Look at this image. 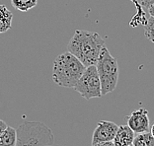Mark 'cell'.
I'll list each match as a JSON object with an SVG mask.
<instances>
[{
    "instance_id": "cell-6",
    "label": "cell",
    "mask_w": 154,
    "mask_h": 146,
    "mask_svg": "<svg viewBox=\"0 0 154 146\" xmlns=\"http://www.w3.org/2000/svg\"><path fill=\"white\" fill-rule=\"evenodd\" d=\"M128 126L134 133L147 132L150 130V121L148 111L144 108L134 110L129 116L127 117Z\"/></svg>"
},
{
    "instance_id": "cell-4",
    "label": "cell",
    "mask_w": 154,
    "mask_h": 146,
    "mask_svg": "<svg viewBox=\"0 0 154 146\" xmlns=\"http://www.w3.org/2000/svg\"><path fill=\"white\" fill-rule=\"evenodd\" d=\"M95 66L100 78L102 96L108 95L117 87L120 69L117 59L110 53L106 46L102 48Z\"/></svg>"
},
{
    "instance_id": "cell-9",
    "label": "cell",
    "mask_w": 154,
    "mask_h": 146,
    "mask_svg": "<svg viewBox=\"0 0 154 146\" xmlns=\"http://www.w3.org/2000/svg\"><path fill=\"white\" fill-rule=\"evenodd\" d=\"M13 14L4 5L0 4V34L7 32L12 25Z\"/></svg>"
},
{
    "instance_id": "cell-5",
    "label": "cell",
    "mask_w": 154,
    "mask_h": 146,
    "mask_svg": "<svg viewBox=\"0 0 154 146\" xmlns=\"http://www.w3.org/2000/svg\"><path fill=\"white\" fill-rule=\"evenodd\" d=\"M73 88L86 100L102 97L101 82L95 65L85 67L83 74Z\"/></svg>"
},
{
    "instance_id": "cell-3",
    "label": "cell",
    "mask_w": 154,
    "mask_h": 146,
    "mask_svg": "<svg viewBox=\"0 0 154 146\" xmlns=\"http://www.w3.org/2000/svg\"><path fill=\"white\" fill-rule=\"evenodd\" d=\"M16 132V146H51L54 142L52 131L40 121H25Z\"/></svg>"
},
{
    "instance_id": "cell-21",
    "label": "cell",
    "mask_w": 154,
    "mask_h": 146,
    "mask_svg": "<svg viewBox=\"0 0 154 146\" xmlns=\"http://www.w3.org/2000/svg\"><path fill=\"white\" fill-rule=\"evenodd\" d=\"M51 146H54V145H51Z\"/></svg>"
},
{
    "instance_id": "cell-1",
    "label": "cell",
    "mask_w": 154,
    "mask_h": 146,
    "mask_svg": "<svg viewBox=\"0 0 154 146\" xmlns=\"http://www.w3.org/2000/svg\"><path fill=\"white\" fill-rule=\"evenodd\" d=\"M106 46L105 41L98 33L85 30H76L67 44V51L78 58L84 66L96 65L98 58Z\"/></svg>"
},
{
    "instance_id": "cell-18",
    "label": "cell",
    "mask_w": 154,
    "mask_h": 146,
    "mask_svg": "<svg viewBox=\"0 0 154 146\" xmlns=\"http://www.w3.org/2000/svg\"><path fill=\"white\" fill-rule=\"evenodd\" d=\"M150 133H151L152 134V136L154 137V123L152 124V126H150Z\"/></svg>"
},
{
    "instance_id": "cell-17",
    "label": "cell",
    "mask_w": 154,
    "mask_h": 146,
    "mask_svg": "<svg viewBox=\"0 0 154 146\" xmlns=\"http://www.w3.org/2000/svg\"><path fill=\"white\" fill-rule=\"evenodd\" d=\"M7 126H7V123H5V121L2 120H0V134H1L3 131L6 129Z\"/></svg>"
},
{
    "instance_id": "cell-19",
    "label": "cell",
    "mask_w": 154,
    "mask_h": 146,
    "mask_svg": "<svg viewBox=\"0 0 154 146\" xmlns=\"http://www.w3.org/2000/svg\"><path fill=\"white\" fill-rule=\"evenodd\" d=\"M128 146H134V144H131V145H128Z\"/></svg>"
},
{
    "instance_id": "cell-11",
    "label": "cell",
    "mask_w": 154,
    "mask_h": 146,
    "mask_svg": "<svg viewBox=\"0 0 154 146\" xmlns=\"http://www.w3.org/2000/svg\"><path fill=\"white\" fill-rule=\"evenodd\" d=\"M132 144L134 146H154V137L150 131L137 133L134 136Z\"/></svg>"
},
{
    "instance_id": "cell-20",
    "label": "cell",
    "mask_w": 154,
    "mask_h": 146,
    "mask_svg": "<svg viewBox=\"0 0 154 146\" xmlns=\"http://www.w3.org/2000/svg\"><path fill=\"white\" fill-rule=\"evenodd\" d=\"M37 146H41V145H37Z\"/></svg>"
},
{
    "instance_id": "cell-12",
    "label": "cell",
    "mask_w": 154,
    "mask_h": 146,
    "mask_svg": "<svg viewBox=\"0 0 154 146\" xmlns=\"http://www.w3.org/2000/svg\"><path fill=\"white\" fill-rule=\"evenodd\" d=\"M11 4L15 9L27 12L38 4V0H11Z\"/></svg>"
},
{
    "instance_id": "cell-14",
    "label": "cell",
    "mask_w": 154,
    "mask_h": 146,
    "mask_svg": "<svg viewBox=\"0 0 154 146\" xmlns=\"http://www.w3.org/2000/svg\"><path fill=\"white\" fill-rule=\"evenodd\" d=\"M152 3H154V0H140V5L144 9H147V7Z\"/></svg>"
},
{
    "instance_id": "cell-15",
    "label": "cell",
    "mask_w": 154,
    "mask_h": 146,
    "mask_svg": "<svg viewBox=\"0 0 154 146\" xmlns=\"http://www.w3.org/2000/svg\"><path fill=\"white\" fill-rule=\"evenodd\" d=\"M92 146H115L113 141H105V142H98V143L92 144Z\"/></svg>"
},
{
    "instance_id": "cell-13",
    "label": "cell",
    "mask_w": 154,
    "mask_h": 146,
    "mask_svg": "<svg viewBox=\"0 0 154 146\" xmlns=\"http://www.w3.org/2000/svg\"><path fill=\"white\" fill-rule=\"evenodd\" d=\"M144 36L147 40L154 43V18L149 17L144 24Z\"/></svg>"
},
{
    "instance_id": "cell-7",
    "label": "cell",
    "mask_w": 154,
    "mask_h": 146,
    "mask_svg": "<svg viewBox=\"0 0 154 146\" xmlns=\"http://www.w3.org/2000/svg\"><path fill=\"white\" fill-rule=\"evenodd\" d=\"M119 126L110 120H101L98 123L97 126L93 132L92 144L98 142L113 141Z\"/></svg>"
},
{
    "instance_id": "cell-16",
    "label": "cell",
    "mask_w": 154,
    "mask_h": 146,
    "mask_svg": "<svg viewBox=\"0 0 154 146\" xmlns=\"http://www.w3.org/2000/svg\"><path fill=\"white\" fill-rule=\"evenodd\" d=\"M147 12L149 14V16L150 17H153L154 18V3H152V4H150L148 7H147Z\"/></svg>"
},
{
    "instance_id": "cell-10",
    "label": "cell",
    "mask_w": 154,
    "mask_h": 146,
    "mask_svg": "<svg viewBox=\"0 0 154 146\" xmlns=\"http://www.w3.org/2000/svg\"><path fill=\"white\" fill-rule=\"evenodd\" d=\"M17 132L12 126H7L6 129L0 134V146H16Z\"/></svg>"
},
{
    "instance_id": "cell-8",
    "label": "cell",
    "mask_w": 154,
    "mask_h": 146,
    "mask_svg": "<svg viewBox=\"0 0 154 146\" xmlns=\"http://www.w3.org/2000/svg\"><path fill=\"white\" fill-rule=\"evenodd\" d=\"M135 136V133L131 129L128 124L119 126L118 130L113 139L115 146H128L132 144Z\"/></svg>"
},
{
    "instance_id": "cell-2",
    "label": "cell",
    "mask_w": 154,
    "mask_h": 146,
    "mask_svg": "<svg viewBox=\"0 0 154 146\" xmlns=\"http://www.w3.org/2000/svg\"><path fill=\"white\" fill-rule=\"evenodd\" d=\"M85 66L69 51H66L55 58L52 67V80L58 86L73 88L81 77Z\"/></svg>"
}]
</instances>
